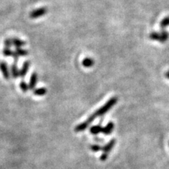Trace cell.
Returning <instances> with one entry per match:
<instances>
[{"label": "cell", "mask_w": 169, "mask_h": 169, "mask_svg": "<svg viewBox=\"0 0 169 169\" xmlns=\"http://www.w3.org/2000/svg\"><path fill=\"white\" fill-rule=\"evenodd\" d=\"M117 102H118V98H117V97H113L112 98L109 99L101 108H100L98 110L96 111L93 114H92V115L88 118V120L86 121L87 123H88V124H90L97 117L102 116L104 115L106 113H107L111 109H112L113 106L117 103Z\"/></svg>", "instance_id": "cell-1"}, {"label": "cell", "mask_w": 169, "mask_h": 169, "mask_svg": "<svg viewBox=\"0 0 169 169\" xmlns=\"http://www.w3.org/2000/svg\"><path fill=\"white\" fill-rule=\"evenodd\" d=\"M150 39L153 41H158L161 43H164L166 42L169 38V33L166 30H163L160 33L158 32H152L149 36Z\"/></svg>", "instance_id": "cell-2"}, {"label": "cell", "mask_w": 169, "mask_h": 169, "mask_svg": "<svg viewBox=\"0 0 169 169\" xmlns=\"http://www.w3.org/2000/svg\"><path fill=\"white\" fill-rule=\"evenodd\" d=\"M47 11H48V9L46 7H40V8L36 9L32 11L30 13V17L32 19H39V18L47 14Z\"/></svg>", "instance_id": "cell-3"}, {"label": "cell", "mask_w": 169, "mask_h": 169, "mask_svg": "<svg viewBox=\"0 0 169 169\" xmlns=\"http://www.w3.org/2000/svg\"><path fill=\"white\" fill-rule=\"evenodd\" d=\"M0 70H1L4 78L6 80H9L10 78L9 70V67L7 63L5 61H4L0 62Z\"/></svg>", "instance_id": "cell-4"}, {"label": "cell", "mask_w": 169, "mask_h": 169, "mask_svg": "<svg viewBox=\"0 0 169 169\" xmlns=\"http://www.w3.org/2000/svg\"><path fill=\"white\" fill-rule=\"evenodd\" d=\"M116 144V140L115 139H112L104 147H102V150L104 154H106L109 155V152H111V150L114 148V145Z\"/></svg>", "instance_id": "cell-5"}, {"label": "cell", "mask_w": 169, "mask_h": 169, "mask_svg": "<svg viewBox=\"0 0 169 169\" xmlns=\"http://www.w3.org/2000/svg\"><path fill=\"white\" fill-rule=\"evenodd\" d=\"M30 62L29 61H25V62L23 64L22 68L20 70V73H19V76L21 77L22 78H23L25 75H26L27 73H28L29 68H30Z\"/></svg>", "instance_id": "cell-6"}, {"label": "cell", "mask_w": 169, "mask_h": 169, "mask_svg": "<svg viewBox=\"0 0 169 169\" xmlns=\"http://www.w3.org/2000/svg\"><path fill=\"white\" fill-rule=\"evenodd\" d=\"M37 74L36 72L33 73V74L31 75V77H30V82H29V89L30 90H35V88L36 85H37Z\"/></svg>", "instance_id": "cell-7"}, {"label": "cell", "mask_w": 169, "mask_h": 169, "mask_svg": "<svg viewBox=\"0 0 169 169\" xmlns=\"http://www.w3.org/2000/svg\"><path fill=\"white\" fill-rule=\"evenodd\" d=\"M12 43L13 46H14L16 48H22L23 47L25 46L26 42L25 41L22 40L20 38L18 37H12Z\"/></svg>", "instance_id": "cell-8"}, {"label": "cell", "mask_w": 169, "mask_h": 169, "mask_svg": "<svg viewBox=\"0 0 169 169\" xmlns=\"http://www.w3.org/2000/svg\"><path fill=\"white\" fill-rule=\"evenodd\" d=\"M114 128V123L113 122H109L105 126L104 128H103L102 130V132L104 135H108L109 134H111L113 132Z\"/></svg>", "instance_id": "cell-9"}, {"label": "cell", "mask_w": 169, "mask_h": 169, "mask_svg": "<svg viewBox=\"0 0 169 169\" xmlns=\"http://www.w3.org/2000/svg\"><path fill=\"white\" fill-rule=\"evenodd\" d=\"M82 64L85 68H91V67L94 66V61L92 58H85V59H83V61H82Z\"/></svg>", "instance_id": "cell-10"}, {"label": "cell", "mask_w": 169, "mask_h": 169, "mask_svg": "<svg viewBox=\"0 0 169 169\" xmlns=\"http://www.w3.org/2000/svg\"><path fill=\"white\" fill-rule=\"evenodd\" d=\"M11 73L12 77L13 78H16L19 76L20 71L18 68V66L16 65V63H13L11 66Z\"/></svg>", "instance_id": "cell-11"}, {"label": "cell", "mask_w": 169, "mask_h": 169, "mask_svg": "<svg viewBox=\"0 0 169 169\" xmlns=\"http://www.w3.org/2000/svg\"><path fill=\"white\" fill-rule=\"evenodd\" d=\"M89 125L90 124H88V123H87V121H85V122L80 123V124L77 125V126L75 128V131L77 132L84 131V130H85L87 128H88Z\"/></svg>", "instance_id": "cell-12"}, {"label": "cell", "mask_w": 169, "mask_h": 169, "mask_svg": "<svg viewBox=\"0 0 169 169\" xmlns=\"http://www.w3.org/2000/svg\"><path fill=\"white\" fill-rule=\"evenodd\" d=\"M103 128L101 126L98 125V126H92L90 129V131L92 135H97V134L100 133V132H102Z\"/></svg>", "instance_id": "cell-13"}, {"label": "cell", "mask_w": 169, "mask_h": 169, "mask_svg": "<svg viewBox=\"0 0 169 169\" xmlns=\"http://www.w3.org/2000/svg\"><path fill=\"white\" fill-rule=\"evenodd\" d=\"M47 92V90L45 88H40L35 89L33 90V94L36 96H43L46 94Z\"/></svg>", "instance_id": "cell-14"}, {"label": "cell", "mask_w": 169, "mask_h": 169, "mask_svg": "<svg viewBox=\"0 0 169 169\" xmlns=\"http://www.w3.org/2000/svg\"><path fill=\"white\" fill-rule=\"evenodd\" d=\"M14 51L19 57L20 56H25L28 54V51L23 48H16V50Z\"/></svg>", "instance_id": "cell-15"}, {"label": "cell", "mask_w": 169, "mask_h": 169, "mask_svg": "<svg viewBox=\"0 0 169 169\" xmlns=\"http://www.w3.org/2000/svg\"><path fill=\"white\" fill-rule=\"evenodd\" d=\"M168 26H169V16L164 18V19L160 22V28L161 29H164Z\"/></svg>", "instance_id": "cell-16"}, {"label": "cell", "mask_w": 169, "mask_h": 169, "mask_svg": "<svg viewBox=\"0 0 169 169\" xmlns=\"http://www.w3.org/2000/svg\"><path fill=\"white\" fill-rule=\"evenodd\" d=\"M20 88H21V90H22L23 92H26L28 91L29 86L25 81L23 80V81H21V83H20Z\"/></svg>", "instance_id": "cell-17"}, {"label": "cell", "mask_w": 169, "mask_h": 169, "mask_svg": "<svg viewBox=\"0 0 169 169\" xmlns=\"http://www.w3.org/2000/svg\"><path fill=\"white\" fill-rule=\"evenodd\" d=\"M13 51L10 48H7V47H4V49H3V54L6 57H9V56H12Z\"/></svg>", "instance_id": "cell-18"}, {"label": "cell", "mask_w": 169, "mask_h": 169, "mask_svg": "<svg viewBox=\"0 0 169 169\" xmlns=\"http://www.w3.org/2000/svg\"><path fill=\"white\" fill-rule=\"evenodd\" d=\"M4 47H7V48H10L11 47L13 46V43H12V39L10 37L6 38L4 41Z\"/></svg>", "instance_id": "cell-19"}, {"label": "cell", "mask_w": 169, "mask_h": 169, "mask_svg": "<svg viewBox=\"0 0 169 169\" xmlns=\"http://www.w3.org/2000/svg\"><path fill=\"white\" fill-rule=\"evenodd\" d=\"M90 149L94 152H97L99 151L102 150V148L100 145H98V144H92V145H91Z\"/></svg>", "instance_id": "cell-20"}, {"label": "cell", "mask_w": 169, "mask_h": 169, "mask_svg": "<svg viewBox=\"0 0 169 169\" xmlns=\"http://www.w3.org/2000/svg\"><path fill=\"white\" fill-rule=\"evenodd\" d=\"M12 57H13V61H14V63H17L18 61H19V56L17 55V54H16V53L15 52V51H13V54H12Z\"/></svg>", "instance_id": "cell-21"}, {"label": "cell", "mask_w": 169, "mask_h": 169, "mask_svg": "<svg viewBox=\"0 0 169 169\" xmlns=\"http://www.w3.org/2000/svg\"><path fill=\"white\" fill-rule=\"evenodd\" d=\"M108 156H109V155L106 154H104V153H102V154L101 156H100V160H101L102 161H106V160L107 159Z\"/></svg>", "instance_id": "cell-22"}, {"label": "cell", "mask_w": 169, "mask_h": 169, "mask_svg": "<svg viewBox=\"0 0 169 169\" xmlns=\"http://www.w3.org/2000/svg\"><path fill=\"white\" fill-rule=\"evenodd\" d=\"M166 77L168 79H169V71L166 73Z\"/></svg>", "instance_id": "cell-23"}]
</instances>
